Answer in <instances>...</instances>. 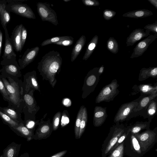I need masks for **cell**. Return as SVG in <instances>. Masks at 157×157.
<instances>
[{
    "mask_svg": "<svg viewBox=\"0 0 157 157\" xmlns=\"http://www.w3.org/2000/svg\"><path fill=\"white\" fill-rule=\"evenodd\" d=\"M63 59L59 52L52 50L43 56L38 63L37 69L44 79L53 87L56 82V76L60 71Z\"/></svg>",
    "mask_w": 157,
    "mask_h": 157,
    "instance_id": "obj_1",
    "label": "cell"
},
{
    "mask_svg": "<svg viewBox=\"0 0 157 157\" xmlns=\"http://www.w3.org/2000/svg\"><path fill=\"white\" fill-rule=\"evenodd\" d=\"M119 86L117 80L114 79L110 83L104 86L97 96L96 103L102 101L109 102L113 100L119 92L118 89Z\"/></svg>",
    "mask_w": 157,
    "mask_h": 157,
    "instance_id": "obj_2",
    "label": "cell"
},
{
    "mask_svg": "<svg viewBox=\"0 0 157 157\" xmlns=\"http://www.w3.org/2000/svg\"><path fill=\"white\" fill-rule=\"evenodd\" d=\"M36 6L37 13L42 21H48L55 26L58 25L56 13L49 3L39 2Z\"/></svg>",
    "mask_w": 157,
    "mask_h": 157,
    "instance_id": "obj_3",
    "label": "cell"
},
{
    "mask_svg": "<svg viewBox=\"0 0 157 157\" xmlns=\"http://www.w3.org/2000/svg\"><path fill=\"white\" fill-rule=\"evenodd\" d=\"M3 29L5 31V40L2 60L1 62V64L3 66L13 63L16 61V55L14 52L7 27Z\"/></svg>",
    "mask_w": 157,
    "mask_h": 157,
    "instance_id": "obj_4",
    "label": "cell"
},
{
    "mask_svg": "<svg viewBox=\"0 0 157 157\" xmlns=\"http://www.w3.org/2000/svg\"><path fill=\"white\" fill-rule=\"evenodd\" d=\"M6 8L10 13L12 12L29 19H35L36 18L33 11L27 4L22 2L10 3L7 5Z\"/></svg>",
    "mask_w": 157,
    "mask_h": 157,
    "instance_id": "obj_5",
    "label": "cell"
},
{
    "mask_svg": "<svg viewBox=\"0 0 157 157\" xmlns=\"http://www.w3.org/2000/svg\"><path fill=\"white\" fill-rule=\"evenodd\" d=\"M99 67H95L90 71L85 79L83 87V92H86V96L94 90L98 84L100 75L98 73Z\"/></svg>",
    "mask_w": 157,
    "mask_h": 157,
    "instance_id": "obj_6",
    "label": "cell"
},
{
    "mask_svg": "<svg viewBox=\"0 0 157 157\" xmlns=\"http://www.w3.org/2000/svg\"><path fill=\"white\" fill-rule=\"evenodd\" d=\"M2 81L8 94L10 101L14 105H18L21 102V98L17 84L11 80L10 83L4 78H2Z\"/></svg>",
    "mask_w": 157,
    "mask_h": 157,
    "instance_id": "obj_7",
    "label": "cell"
},
{
    "mask_svg": "<svg viewBox=\"0 0 157 157\" xmlns=\"http://www.w3.org/2000/svg\"><path fill=\"white\" fill-rule=\"evenodd\" d=\"M157 38V34L150 35L140 42L133 49V52L130 57L133 59L140 57L147 49L150 45Z\"/></svg>",
    "mask_w": 157,
    "mask_h": 157,
    "instance_id": "obj_8",
    "label": "cell"
},
{
    "mask_svg": "<svg viewBox=\"0 0 157 157\" xmlns=\"http://www.w3.org/2000/svg\"><path fill=\"white\" fill-rule=\"evenodd\" d=\"M53 130L52 125L50 120L42 121L39 124V126L33 137L35 140H41L47 138L51 135Z\"/></svg>",
    "mask_w": 157,
    "mask_h": 157,
    "instance_id": "obj_9",
    "label": "cell"
},
{
    "mask_svg": "<svg viewBox=\"0 0 157 157\" xmlns=\"http://www.w3.org/2000/svg\"><path fill=\"white\" fill-rule=\"evenodd\" d=\"M137 102L132 101L122 104L119 109L114 118V121L124 120L133 111L138 104Z\"/></svg>",
    "mask_w": 157,
    "mask_h": 157,
    "instance_id": "obj_10",
    "label": "cell"
},
{
    "mask_svg": "<svg viewBox=\"0 0 157 157\" xmlns=\"http://www.w3.org/2000/svg\"><path fill=\"white\" fill-rule=\"evenodd\" d=\"M40 48L36 46L31 48H27L24 54L18 60L20 67L21 69L24 68L32 63L37 56Z\"/></svg>",
    "mask_w": 157,
    "mask_h": 157,
    "instance_id": "obj_11",
    "label": "cell"
},
{
    "mask_svg": "<svg viewBox=\"0 0 157 157\" xmlns=\"http://www.w3.org/2000/svg\"><path fill=\"white\" fill-rule=\"evenodd\" d=\"M155 134L150 131H146L140 134H136L135 137L137 139L142 150H145L154 141Z\"/></svg>",
    "mask_w": 157,
    "mask_h": 157,
    "instance_id": "obj_12",
    "label": "cell"
},
{
    "mask_svg": "<svg viewBox=\"0 0 157 157\" xmlns=\"http://www.w3.org/2000/svg\"><path fill=\"white\" fill-rule=\"evenodd\" d=\"M150 32L144 29H137L134 30L127 37V46H132L142 38L150 35Z\"/></svg>",
    "mask_w": 157,
    "mask_h": 157,
    "instance_id": "obj_13",
    "label": "cell"
},
{
    "mask_svg": "<svg viewBox=\"0 0 157 157\" xmlns=\"http://www.w3.org/2000/svg\"><path fill=\"white\" fill-rule=\"evenodd\" d=\"M22 24L17 25L11 33L10 38L14 50L17 52H21L22 49L21 44V32Z\"/></svg>",
    "mask_w": 157,
    "mask_h": 157,
    "instance_id": "obj_14",
    "label": "cell"
},
{
    "mask_svg": "<svg viewBox=\"0 0 157 157\" xmlns=\"http://www.w3.org/2000/svg\"><path fill=\"white\" fill-rule=\"evenodd\" d=\"M107 117L106 107L95 106L94 109L93 117L94 126L95 127L101 126L105 121Z\"/></svg>",
    "mask_w": 157,
    "mask_h": 157,
    "instance_id": "obj_15",
    "label": "cell"
},
{
    "mask_svg": "<svg viewBox=\"0 0 157 157\" xmlns=\"http://www.w3.org/2000/svg\"><path fill=\"white\" fill-rule=\"evenodd\" d=\"M7 3L6 0H0V20L3 28L7 27L11 20L10 13L6 8Z\"/></svg>",
    "mask_w": 157,
    "mask_h": 157,
    "instance_id": "obj_16",
    "label": "cell"
},
{
    "mask_svg": "<svg viewBox=\"0 0 157 157\" xmlns=\"http://www.w3.org/2000/svg\"><path fill=\"white\" fill-rule=\"evenodd\" d=\"M11 128L17 134L26 138L28 141L33 139L34 135L33 130L27 128L22 122L19 123L16 128Z\"/></svg>",
    "mask_w": 157,
    "mask_h": 157,
    "instance_id": "obj_17",
    "label": "cell"
},
{
    "mask_svg": "<svg viewBox=\"0 0 157 157\" xmlns=\"http://www.w3.org/2000/svg\"><path fill=\"white\" fill-rule=\"evenodd\" d=\"M21 144L12 142L3 151L4 157H17L18 155Z\"/></svg>",
    "mask_w": 157,
    "mask_h": 157,
    "instance_id": "obj_18",
    "label": "cell"
},
{
    "mask_svg": "<svg viewBox=\"0 0 157 157\" xmlns=\"http://www.w3.org/2000/svg\"><path fill=\"white\" fill-rule=\"evenodd\" d=\"M86 42V37L82 35L77 41L72 49L71 61L73 62L77 57L82 51Z\"/></svg>",
    "mask_w": 157,
    "mask_h": 157,
    "instance_id": "obj_19",
    "label": "cell"
},
{
    "mask_svg": "<svg viewBox=\"0 0 157 157\" xmlns=\"http://www.w3.org/2000/svg\"><path fill=\"white\" fill-rule=\"evenodd\" d=\"M153 15L150 10L145 9L134 10L126 12L122 15L124 17L138 18L146 17Z\"/></svg>",
    "mask_w": 157,
    "mask_h": 157,
    "instance_id": "obj_20",
    "label": "cell"
},
{
    "mask_svg": "<svg viewBox=\"0 0 157 157\" xmlns=\"http://www.w3.org/2000/svg\"><path fill=\"white\" fill-rule=\"evenodd\" d=\"M36 72L35 71H33L27 73L29 76L25 78V80L26 82L25 90L27 91L30 87L40 91L39 86L35 77Z\"/></svg>",
    "mask_w": 157,
    "mask_h": 157,
    "instance_id": "obj_21",
    "label": "cell"
},
{
    "mask_svg": "<svg viewBox=\"0 0 157 157\" xmlns=\"http://www.w3.org/2000/svg\"><path fill=\"white\" fill-rule=\"evenodd\" d=\"M157 76V67L142 68L140 71L139 79L144 80L149 77L156 78Z\"/></svg>",
    "mask_w": 157,
    "mask_h": 157,
    "instance_id": "obj_22",
    "label": "cell"
},
{
    "mask_svg": "<svg viewBox=\"0 0 157 157\" xmlns=\"http://www.w3.org/2000/svg\"><path fill=\"white\" fill-rule=\"evenodd\" d=\"M98 40V36L96 35L94 36L89 42L82 58L83 60H86L90 56L96 47Z\"/></svg>",
    "mask_w": 157,
    "mask_h": 157,
    "instance_id": "obj_23",
    "label": "cell"
},
{
    "mask_svg": "<svg viewBox=\"0 0 157 157\" xmlns=\"http://www.w3.org/2000/svg\"><path fill=\"white\" fill-rule=\"evenodd\" d=\"M20 69L16 61L13 63L4 65L1 71L10 75H16L20 72Z\"/></svg>",
    "mask_w": 157,
    "mask_h": 157,
    "instance_id": "obj_24",
    "label": "cell"
},
{
    "mask_svg": "<svg viewBox=\"0 0 157 157\" xmlns=\"http://www.w3.org/2000/svg\"><path fill=\"white\" fill-rule=\"evenodd\" d=\"M157 96V93L150 95L149 96L143 98L138 103L137 105L133 110L132 112H137L146 107L150 101Z\"/></svg>",
    "mask_w": 157,
    "mask_h": 157,
    "instance_id": "obj_25",
    "label": "cell"
},
{
    "mask_svg": "<svg viewBox=\"0 0 157 157\" xmlns=\"http://www.w3.org/2000/svg\"><path fill=\"white\" fill-rule=\"evenodd\" d=\"M124 130L121 129H117L116 133L113 135L109 142L105 151V154L106 155L110 151L117 143L119 138L121 136Z\"/></svg>",
    "mask_w": 157,
    "mask_h": 157,
    "instance_id": "obj_26",
    "label": "cell"
},
{
    "mask_svg": "<svg viewBox=\"0 0 157 157\" xmlns=\"http://www.w3.org/2000/svg\"><path fill=\"white\" fill-rule=\"evenodd\" d=\"M138 89L140 92L143 94H153L157 93V86H152L148 84H142L139 85Z\"/></svg>",
    "mask_w": 157,
    "mask_h": 157,
    "instance_id": "obj_27",
    "label": "cell"
},
{
    "mask_svg": "<svg viewBox=\"0 0 157 157\" xmlns=\"http://www.w3.org/2000/svg\"><path fill=\"white\" fill-rule=\"evenodd\" d=\"M106 47L109 51L113 54H116L118 52V43L113 37H110L108 39L106 43Z\"/></svg>",
    "mask_w": 157,
    "mask_h": 157,
    "instance_id": "obj_28",
    "label": "cell"
},
{
    "mask_svg": "<svg viewBox=\"0 0 157 157\" xmlns=\"http://www.w3.org/2000/svg\"><path fill=\"white\" fill-rule=\"evenodd\" d=\"M84 107V106L83 105H82L80 107L77 114L75 124V137L76 139H78L80 124Z\"/></svg>",
    "mask_w": 157,
    "mask_h": 157,
    "instance_id": "obj_29",
    "label": "cell"
},
{
    "mask_svg": "<svg viewBox=\"0 0 157 157\" xmlns=\"http://www.w3.org/2000/svg\"><path fill=\"white\" fill-rule=\"evenodd\" d=\"M88 115L86 108L84 106L80 124L78 139L81 138L83 134L86 126L87 122Z\"/></svg>",
    "mask_w": 157,
    "mask_h": 157,
    "instance_id": "obj_30",
    "label": "cell"
},
{
    "mask_svg": "<svg viewBox=\"0 0 157 157\" xmlns=\"http://www.w3.org/2000/svg\"><path fill=\"white\" fill-rule=\"evenodd\" d=\"M71 36H63L54 37L50 39H47L44 40L41 44V46L42 47L45 45L51 44L62 41L66 39H68L73 38Z\"/></svg>",
    "mask_w": 157,
    "mask_h": 157,
    "instance_id": "obj_31",
    "label": "cell"
},
{
    "mask_svg": "<svg viewBox=\"0 0 157 157\" xmlns=\"http://www.w3.org/2000/svg\"><path fill=\"white\" fill-rule=\"evenodd\" d=\"M24 100L29 109L31 110H35L36 105L33 97L29 94H26L24 96Z\"/></svg>",
    "mask_w": 157,
    "mask_h": 157,
    "instance_id": "obj_32",
    "label": "cell"
},
{
    "mask_svg": "<svg viewBox=\"0 0 157 157\" xmlns=\"http://www.w3.org/2000/svg\"><path fill=\"white\" fill-rule=\"evenodd\" d=\"M0 116L7 124L10 128H14L17 126L19 123L15 121L6 114L0 110Z\"/></svg>",
    "mask_w": 157,
    "mask_h": 157,
    "instance_id": "obj_33",
    "label": "cell"
},
{
    "mask_svg": "<svg viewBox=\"0 0 157 157\" xmlns=\"http://www.w3.org/2000/svg\"><path fill=\"white\" fill-rule=\"evenodd\" d=\"M3 113L6 114L15 121L19 123L18 120V115L16 111L13 109L9 108H2Z\"/></svg>",
    "mask_w": 157,
    "mask_h": 157,
    "instance_id": "obj_34",
    "label": "cell"
},
{
    "mask_svg": "<svg viewBox=\"0 0 157 157\" xmlns=\"http://www.w3.org/2000/svg\"><path fill=\"white\" fill-rule=\"evenodd\" d=\"M157 103L154 100L150 101L148 105L147 113L150 117L153 116L155 114L157 110Z\"/></svg>",
    "mask_w": 157,
    "mask_h": 157,
    "instance_id": "obj_35",
    "label": "cell"
},
{
    "mask_svg": "<svg viewBox=\"0 0 157 157\" xmlns=\"http://www.w3.org/2000/svg\"><path fill=\"white\" fill-rule=\"evenodd\" d=\"M123 144L122 143L113 151L109 157H123Z\"/></svg>",
    "mask_w": 157,
    "mask_h": 157,
    "instance_id": "obj_36",
    "label": "cell"
},
{
    "mask_svg": "<svg viewBox=\"0 0 157 157\" xmlns=\"http://www.w3.org/2000/svg\"><path fill=\"white\" fill-rule=\"evenodd\" d=\"M61 115L60 112H57L54 115L52 121L53 129L54 131L56 130L58 128Z\"/></svg>",
    "mask_w": 157,
    "mask_h": 157,
    "instance_id": "obj_37",
    "label": "cell"
},
{
    "mask_svg": "<svg viewBox=\"0 0 157 157\" xmlns=\"http://www.w3.org/2000/svg\"><path fill=\"white\" fill-rule=\"evenodd\" d=\"M116 14V12L109 9H105L103 13V17L105 20H109L112 18Z\"/></svg>",
    "mask_w": 157,
    "mask_h": 157,
    "instance_id": "obj_38",
    "label": "cell"
},
{
    "mask_svg": "<svg viewBox=\"0 0 157 157\" xmlns=\"http://www.w3.org/2000/svg\"><path fill=\"white\" fill-rule=\"evenodd\" d=\"M147 126L146 124L143 123L137 124L134 125L132 128L131 131L133 133H137L142 129H144Z\"/></svg>",
    "mask_w": 157,
    "mask_h": 157,
    "instance_id": "obj_39",
    "label": "cell"
},
{
    "mask_svg": "<svg viewBox=\"0 0 157 157\" xmlns=\"http://www.w3.org/2000/svg\"><path fill=\"white\" fill-rule=\"evenodd\" d=\"M0 91L5 99L10 101V98L7 91L3 82L0 78Z\"/></svg>",
    "mask_w": 157,
    "mask_h": 157,
    "instance_id": "obj_40",
    "label": "cell"
},
{
    "mask_svg": "<svg viewBox=\"0 0 157 157\" xmlns=\"http://www.w3.org/2000/svg\"><path fill=\"white\" fill-rule=\"evenodd\" d=\"M131 141L134 150L137 152H141L140 147L137 138L133 135L131 136Z\"/></svg>",
    "mask_w": 157,
    "mask_h": 157,
    "instance_id": "obj_41",
    "label": "cell"
},
{
    "mask_svg": "<svg viewBox=\"0 0 157 157\" xmlns=\"http://www.w3.org/2000/svg\"><path fill=\"white\" fill-rule=\"evenodd\" d=\"M144 29L157 34V21L152 24H148L145 26Z\"/></svg>",
    "mask_w": 157,
    "mask_h": 157,
    "instance_id": "obj_42",
    "label": "cell"
},
{
    "mask_svg": "<svg viewBox=\"0 0 157 157\" xmlns=\"http://www.w3.org/2000/svg\"><path fill=\"white\" fill-rule=\"evenodd\" d=\"M74 43V38L66 39L54 44L62 46H69Z\"/></svg>",
    "mask_w": 157,
    "mask_h": 157,
    "instance_id": "obj_43",
    "label": "cell"
},
{
    "mask_svg": "<svg viewBox=\"0 0 157 157\" xmlns=\"http://www.w3.org/2000/svg\"><path fill=\"white\" fill-rule=\"evenodd\" d=\"M27 31L25 27L23 25L21 32V47L23 48L25 45L27 36Z\"/></svg>",
    "mask_w": 157,
    "mask_h": 157,
    "instance_id": "obj_44",
    "label": "cell"
},
{
    "mask_svg": "<svg viewBox=\"0 0 157 157\" xmlns=\"http://www.w3.org/2000/svg\"><path fill=\"white\" fill-rule=\"evenodd\" d=\"M82 3L86 6H98L100 3L97 0H82Z\"/></svg>",
    "mask_w": 157,
    "mask_h": 157,
    "instance_id": "obj_45",
    "label": "cell"
},
{
    "mask_svg": "<svg viewBox=\"0 0 157 157\" xmlns=\"http://www.w3.org/2000/svg\"><path fill=\"white\" fill-rule=\"evenodd\" d=\"M126 136V134L125 133H124L123 135L121 136L118 139L117 143L115 144V146H114V147L113 148L111 151H112L113 150L115 147H117L118 146V145H119L120 144H121L123 141H124V139L125 138V137Z\"/></svg>",
    "mask_w": 157,
    "mask_h": 157,
    "instance_id": "obj_46",
    "label": "cell"
},
{
    "mask_svg": "<svg viewBox=\"0 0 157 157\" xmlns=\"http://www.w3.org/2000/svg\"><path fill=\"white\" fill-rule=\"evenodd\" d=\"M67 150H65L59 152L50 157H63L67 153Z\"/></svg>",
    "mask_w": 157,
    "mask_h": 157,
    "instance_id": "obj_47",
    "label": "cell"
},
{
    "mask_svg": "<svg viewBox=\"0 0 157 157\" xmlns=\"http://www.w3.org/2000/svg\"><path fill=\"white\" fill-rule=\"evenodd\" d=\"M62 119L61 124L63 126L67 124L69 122V119L68 117L65 114H63V116H62Z\"/></svg>",
    "mask_w": 157,
    "mask_h": 157,
    "instance_id": "obj_48",
    "label": "cell"
},
{
    "mask_svg": "<svg viewBox=\"0 0 157 157\" xmlns=\"http://www.w3.org/2000/svg\"><path fill=\"white\" fill-rule=\"evenodd\" d=\"M35 124V123L34 121H30L27 123L25 126L27 128L33 130V128L34 127Z\"/></svg>",
    "mask_w": 157,
    "mask_h": 157,
    "instance_id": "obj_49",
    "label": "cell"
},
{
    "mask_svg": "<svg viewBox=\"0 0 157 157\" xmlns=\"http://www.w3.org/2000/svg\"><path fill=\"white\" fill-rule=\"evenodd\" d=\"M3 41V33L0 29V57L2 53V49Z\"/></svg>",
    "mask_w": 157,
    "mask_h": 157,
    "instance_id": "obj_50",
    "label": "cell"
},
{
    "mask_svg": "<svg viewBox=\"0 0 157 157\" xmlns=\"http://www.w3.org/2000/svg\"><path fill=\"white\" fill-rule=\"evenodd\" d=\"M7 3H10L22 2H24L25 0H6Z\"/></svg>",
    "mask_w": 157,
    "mask_h": 157,
    "instance_id": "obj_51",
    "label": "cell"
},
{
    "mask_svg": "<svg viewBox=\"0 0 157 157\" xmlns=\"http://www.w3.org/2000/svg\"><path fill=\"white\" fill-rule=\"evenodd\" d=\"M70 102L71 103L70 100L68 98L65 99L63 101V104L67 106L70 105Z\"/></svg>",
    "mask_w": 157,
    "mask_h": 157,
    "instance_id": "obj_52",
    "label": "cell"
},
{
    "mask_svg": "<svg viewBox=\"0 0 157 157\" xmlns=\"http://www.w3.org/2000/svg\"><path fill=\"white\" fill-rule=\"evenodd\" d=\"M156 9H157V0H147Z\"/></svg>",
    "mask_w": 157,
    "mask_h": 157,
    "instance_id": "obj_53",
    "label": "cell"
},
{
    "mask_svg": "<svg viewBox=\"0 0 157 157\" xmlns=\"http://www.w3.org/2000/svg\"><path fill=\"white\" fill-rule=\"evenodd\" d=\"M104 67L103 65L99 67L98 70V73L101 75L104 72Z\"/></svg>",
    "mask_w": 157,
    "mask_h": 157,
    "instance_id": "obj_54",
    "label": "cell"
},
{
    "mask_svg": "<svg viewBox=\"0 0 157 157\" xmlns=\"http://www.w3.org/2000/svg\"><path fill=\"white\" fill-rule=\"evenodd\" d=\"M20 157H29L28 153H25L21 154Z\"/></svg>",
    "mask_w": 157,
    "mask_h": 157,
    "instance_id": "obj_55",
    "label": "cell"
},
{
    "mask_svg": "<svg viewBox=\"0 0 157 157\" xmlns=\"http://www.w3.org/2000/svg\"><path fill=\"white\" fill-rule=\"evenodd\" d=\"M63 0L64 2H69L71 0Z\"/></svg>",
    "mask_w": 157,
    "mask_h": 157,
    "instance_id": "obj_56",
    "label": "cell"
},
{
    "mask_svg": "<svg viewBox=\"0 0 157 157\" xmlns=\"http://www.w3.org/2000/svg\"><path fill=\"white\" fill-rule=\"evenodd\" d=\"M0 157H4L3 155L2 154V155H1L0 156Z\"/></svg>",
    "mask_w": 157,
    "mask_h": 157,
    "instance_id": "obj_57",
    "label": "cell"
}]
</instances>
